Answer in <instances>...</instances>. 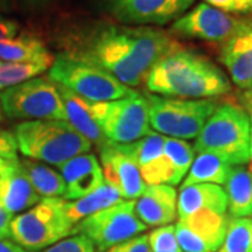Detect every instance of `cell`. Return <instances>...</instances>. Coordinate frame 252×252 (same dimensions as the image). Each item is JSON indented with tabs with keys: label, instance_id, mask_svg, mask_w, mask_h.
Masks as SVG:
<instances>
[{
	"label": "cell",
	"instance_id": "d6a6232c",
	"mask_svg": "<svg viewBox=\"0 0 252 252\" xmlns=\"http://www.w3.org/2000/svg\"><path fill=\"white\" fill-rule=\"evenodd\" d=\"M175 235H177V240L182 252H210L198 235L193 234L180 220L175 225Z\"/></svg>",
	"mask_w": 252,
	"mask_h": 252
},
{
	"label": "cell",
	"instance_id": "484cf974",
	"mask_svg": "<svg viewBox=\"0 0 252 252\" xmlns=\"http://www.w3.org/2000/svg\"><path fill=\"white\" fill-rule=\"evenodd\" d=\"M54 59L35 62H6L0 61V91L31 80L52 66Z\"/></svg>",
	"mask_w": 252,
	"mask_h": 252
},
{
	"label": "cell",
	"instance_id": "7bdbcfd3",
	"mask_svg": "<svg viewBox=\"0 0 252 252\" xmlns=\"http://www.w3.org/2000/svg\"><path fill=\"white\" fill-rule=\"evenodd\" d=\"M3 119V117H1V107H0V121Z\"/></svg>",
	"mask_w": 252,
	"mask_h": 252
},
{
	"label": "cell",
	"instance_id": "3957f363",
	"mask_svg": "<svg viewBox=\"0 0 252 252\" xmlns=\"http://www.w3.org/2000/svg\"><path fill=\"white\" fill-rule=\"evenodd\" d=\"M18 150L28 158L61 167L70 158L91 150V142L67 121L36 119L14 129Z\"/></svg>",
	"mask_w": 252,
	"mask_h": 252
},
{
	"label": "cell",
	"instance_id": "6da1fadb",
	"mask_svg": "<svg viewBox=\"0 0 252 252\" xmlns=\"http://www.w3.org/2000/svg\"><path fill=\"white\" fill-rule=\"evenodd\" d=\"M175 46L171 36L157 28L98 24L77 38L70 55L102 67L127 87H136Z\"/></svg>",
	"mask_w": 252,
	"mask_h": 252
},
{
	"label": "cell",
	"instance_id": "7a4b0ae2",
	"mask_svg": "<svg viewBox=\"0 0 252 252\" xmlns=\"http://www.w3.org/2000/svg\"><path fill=\"white\" fill-rule=\"evenodd\" d=\"M144 81L153 94L181 98L217 97L230 90V83L216 64L180 45L154 64Z\"/></svg>",
	"mask_w": 252,
	"mask_h": 252
},
{
	"label": "cell",
	"instance_id": "f6af8a7d",
	"mask_svg": "<svg viewBox=\"0 0 252 252\" xmlns=\"http://www.w3.org/2000/svg\"><path fill=\"white\" fill-rule=\"evenodd\" d=\"M251 20H252V18H251Z\"/></svg>",
	"mask_w": 252,
	"mask_h": 252
},
{
	"label": "cell",
	"instance_id": "bcb514c9",
	"mask_svg": "<svg viewBox=\"0 0 252 252\" xmlns=\"http://www.w3.org/2000/svg\"><path fill=\"white\" fill-rule=\"evenodd\" d=\"M251 172H252V171H251Z\"/></svg>",
	"mask_w": 252,
	"mask_h": 252
},
{
	"label": "cell",
	"instance_id": "5b68a950",
	"mask_svg": "<svg viewBox=\"0 0 252 252\" xmlns=\"http://www.w3.org/2000/svg\"><path fill=\"white\" fill-rule=\"evenodd\" d=\"M49 79L94 102L114 101L133 93L102 67L70 54L59 55L55 59L49 70Z\"/></svg>",
	"mask_w": 252,
	"mask_h": 252
},
{
	"label": "cell",
	"instance_id": "d4e9b609",
	"mask_svg": "<svg viewBox=\"0 0 252 252\" xmlns=\"http://www.w3.org/2000/svg\"><path fill=\"white\" fill-rule=\"evenodd\" d=\"M21 165L28 180L41 198H61L66 193V184L63 177L45 164L26 158Z\"/></svg>",
	"mask_w": 252,
	"mask_h": 252
},
{
	"label": "cell",
	"instance_id": "277c9868",
	"mask_svg": "<svg viewBox=\"0 0 252 252\" xmlns=\"http://www.w3.org/2000/svg\"><path fill=\"white\" fill-rule=\"evenodd\" d=\"M251 121L243 108L234 104H223L198 135L193 150L213 153L230 165H243L250 160Z\"/></svg>",
	"mask_w": 252,
	"mask_h": 252
},
{
	"label": "cell",
	"instance_id": "f35d334b",
	"mask_svg": "<svg viewBox=\"0 0 252 252\" xmlns=\"http://www.w3.org/2000/svg\"><path fill=\"white\" fill-rule=\"evenodd\" d=\"M0 252H28L23 247H20L14 241L9 240H0Z\"/></svg>",
	"mask_w": 252,
	"mask_h": 252
},
{
	"label": "cell",
	"instance_id": "ffe728a7",
	"mask_svg": "<svg viewBox=\"0 0 252 252\" xmlns=\"http://www.w3.org/2000/svg\"><path fill=\"white\" fill-rule=\"evenodd\" d=\"M184 225L205 243L209 251L216 252L224 241L228 228L230 217L225 213H217L212 210H200L188 217L180 219Z\"/></svg>",
	"mask_w": 252,
	"mask_h": 252
},
{
	"label": "cell",
	"instance_id": "8992f818",
	"mask_svg": "<svg viewBox=\"0 0 252 252\" xmlns=\"http://www.w3.org/2000/svg\"><path fill=\"white\" fill-rule=\"evenodd\" d=\"M64 203L61 198L41 199L32 209L13 219L11 240L28 252H38L73 234Z\"/></svg>",
	"mask_w": 252,
	"mask_h": 252
},
{
	"label": "cell",
	"instance_id": "1f68e13d",
	"mask_svg": "<svg viewBox=\"0 0 252 252\" xmlns=\"http://www.w3.org/2000/svg\"><path fill=\"white\" fill-rule=\"evenodd\" d=\"M44 252H97V250L90 238L83 234H77L63 238L54 245L48 247Z\"/></svg>",
	"mask_w": 252,
	"mask_h": 252
},
{
	"label": "cell",
	"instance_id": "836d02e7",
	"mask_svg": "<svg viewBox=\"0 0 252 252\" xmlns=\"http://www.w3.org/2000/svg\"><path fill=\"white\" fill-rule=\"evenodd\" d=\"M105 252H152V248L149 244V237L144 234L136 235L130 240L117 244Z\"/></svg>",
	"mask_w": 252,
	"mask_h": 252
},
{
	"label": "cell",
	"instance_id": "9a60e30c",
	"mask_svg": "<svg viewBox=\"0 0 252 252\" xmlns=\"http://www.w3.org/2000/svg\"><path fill=\"white\" fill-rule=\"evenodd\" d=\"M59 168L66 184V193L63 199L67 200L83 198L105 182L102 168L94 154H79L62 164Z\"/></svg>",
	"mask_w": 252,
	"mask_h": 252
},
{
	"label": "cell",
	"instance_id": "4fadbf2b",
	"mask_svg": "<svg viewBox=\"0 0 252 252\" xmlns=\"http://www.w3.org/2000/svg\"><path fill=\"white\" fill-rule=\"evenodd\" d=\"M99 156L105 182L117 189L126 200L140 198L147 188L140 168L119 150L118 144L108 140L99 147Z\"/></svg>",
	"mask_w": 252,
	"mask_h": 252
},
{
	"label": "cell",
	"instance_id": "f1b7e54d",
	"mask_svg": "<svg viewBox=\"0 0 252 252\" xmlns=\"http://www.w3.org/2000/svg\"><path fill=\"white\" fill-rule=\"evenodd\" d=\"M140 174L146 185H177L184 178V175L164 154L157 160L140 167Z\"/></svg>",
	"mask_w": 252,
	"mask_h": 252
},
{
	"label": "cell",
	"instance_id": "7c38bea8",
	"mask_svg": "<svg viewBox=\"0 0 252 252\" xmlns=\"http://www.w3.org/2000/svg\"><path fill=\"white\" fill-rule=\"evenodd\" d=\"M244 21L245 20H238L215 6L199 3L195 9L177 18L170 28V32L182 38L225 44L243 27Z\"/></svg>",
	"mask_w": 252,
	"mask_h": 252
},
{
	"label": "cell",
	"instance_id": "74e56055",
	"mask_svg": "<svg viewBox=\"0 0 252 252\" xmlns=\"http://www.w3.org/2000/svg\"><path fill=\"white\" fill-rule=\"evenodd\" d=\"M13 213H10L6 207L0 203V240L11 238V221Z\"/></svg>",
	"mask_w": 252,
	"mask_h": 252
},
{
	"label": "cell",
	"instance_id": "9c48e42d",
	"mask_svg": "<svg viewBox=\"0 0 252 252\" xmlns=\"http://www.w3.org/2000/svg\"><path fill=\"white\" fill-rule=\"evenodd\" d=\"M94 114L101 132L114 143H132L150 135L147 99L133 91L124 98L94 102Z\"/></svg>",
	"mask_w": 252,
	"mask_h": 252
},
{
	"label": "cell",
	"instance_id": "8d00e7d4",
	"mask_svg": "<svg viewBox=\"0 0 252 252\" xmlns=\"http://www.w3.org/2000/svg\"><path fill=\"white\" fill-rule=\"evenodd\" d=\"M18 28L17 21L0 16V41L11 39L18 35Z\"/></svg>",
	"mask_w": 252,
	"mask_h": 252
},
{
	"label": "cell",
	"instance_id": "e575fe53",
	"mask_svg": "<svg viewBox=\"0 0 252 252\" xmlns=\"http://www.w3.org/2000/svg\"><path fill=\"white\" fill-rule=\"evenodd\" d=\"M207 4L230 13L252 11V0H206Z\"/></svg>",
	"mask_w": 252,
	"mask_h": 252
},
{
	"label": "cell",
	"instance_id": "7402d4cb",
	"mask_svg": "<svg viewBox=\"0 0 252 252\" xmlns=\"http://www.w3.org/2000/svg\"><path fill=\"white\" fill-rule=\"evenodd\" d=\"M225 193L228 209L233 217H245L252 215V172L243 167L231 170L225 181Z\"/></svg>",
	"mask_w": 252,
	"mask_h": 252
},
{
	"label": "cell",
	"instance_id": "cb8c5ba5",
	"mask_svg": "<svg viewBox=\"0 0 252 252\" xmlns=\"http://www.w3.org/2000/svg\"><path fill=\"white\" fill-rule=\"evenodd\" d=\"M231 170V165L216 154L199 153L192 162L188 177H185L182 187L195 184H225Z\"/></svg>",
	"mask_w": 252,
	"mask_h": 252
},
{
	"label": "cell",
	"instance_id": "ba28073f",
	"mask_svg": "<svg viewBox=\"0 0 252 252\" xmlns=\"http://www.w3.org/2000/svg\"><path fill=\"white\" fill-rule=\"evenodd\" d=\"M0 107L11 119L67 121L58 86L46 77H34L1 90Z\"/></svg>",
	"mask_w": 252,
	"mask_h": 252
},
{
	"label": "cell",
	"instance_id": "8fae6325",
	"mask_svg": "<svg viewBox=\"0 0 252 252\" xmlns=\"http://www.w3.org/2000/svg\"><path fill=\"white\" fill-rule=\"evenodd\" d=\"M95 9L121 24L164 26L180 18L193 0H94Z\"/></svg>",
	"mask_w": 252,
	"mask_h": 252
},
{
	"label": "cell",
	"instance_id": "2e32d148",
	"mask_svg": "<svg viewBox=\"0 0 252 252\" xmlns=\"http://www.w3.org/2000/svg\"><path fill=\"white\" fill-rule=\"evenodd\" d=\"M41 202V196L28 180L21 162L9 160L0 174V203L10 213H20Z\"/></svg>",
	"mask_w": 252,
	"mask_h": 252
},
{
	"label": "cell",
	"instance_id": "5bb4252c",
	"mask_svg": "<svg viewBox=\"0 0 252 252\" xmlns=\"http://www.w3.org/2000/svg\"><path fill=\"white\" fill-rule=\"evenodd\" d=\"M220 61L231 79L241 89L252 86V20H245L243 27L231 36L220 51Z\"/></svg>",
	"mask_w": 252,
	"mask_h": 252
},
{
	"label": "cell",
	"instance_id": "83f0119b",
	"mask_svg": "<svg viewBox=\"0 0 252 252\" xmlns=\"http://www.w3.org/2000/svg\"><path fill=\"white\" fill-rule=\"evenodd\" d=\"M252 221L247 217L230 219L224 241L216 252H248L251 245Z\"/></svg>",
	"mask_w": 252,
	"mask_h": 252
},
{
	"label": "cell",
	"instance_id": "60d3db41",
	"mask_svg": "<svg viewBox=\"0 0 252 252\" xmlns=\"http://www.w3.org/2000/svg\"><path fill=\"white\" fill-rule=\"evenodd\" d=\"M7 161H9V160L0 158V174L3 172V170H4V168H6V165H7Z\"/></svg>",
	"mask_w": 252,
	"mask_h": 252
},
{
	"label": "cell",
	"instance_id": "ee69618b",
	"mask_svg": "<svg viewBox=\"0 0 252 252\" xmlns=\"http://www.w3.org/2000/svg\"><path fill=\"white\" fill-rule=\"evenodd\" d=\"M0 4H1V0H0Z\"/></svg>",
	"mask_w": 252,
	"mask_h": 252
},
{
	"label": "cell",
	"instance_id": "e0dca14e",
	"mask_svg": "<svg viewBox=\"0 0 252 252\" xmlns=\"http://www.w3.org/2000/svg\"><path fill=\"white\" fill-rule=\"evenodd\" d=\"M137 217L149 227H161L177 216V190L172 185H147L135 205Z\"/></svg>",
	"mask_w": 252,
	"mask_h": 252
},
{
	"label": "cell",
	"instance_id": "ac0fdd59",
	"mask_svg": "<svg viewBox=\"0 0 252 252\" xmlns=\"http://www.w3.org/2000/svg\"><path fill=\"white\" fill-rule=\"evenodd\" d=\"M58 90L61 94V99L64 107L66 119L70 125L83 135L91 143H95L98 147L104 146L108 142V139L101 132L95 114H94V101L86 99L77 95L66 87H62L59 84Z\"/></svg>",
	"mask_w": 252,
	"mask_h": 252
},
{
	"label": "cell",
	"instance_id": "ab89813d",
	"mask_svg": "<svg viewBox=\"0 0 252 252\" xmlns=\"http://www.w3.org/2000/svg\"><path fill=\"white\" fill-rule=\"evenodd\" d=\"M250 121H251V139H250V160H251V171H252V112H251V117H250Z\"/></svg>",
	"mask_w": 252,
	"mask_h": 252
},
{
	"label": "cell",
	"instance_id": "d6986e66",
	"mask_svg": "<svg viewBox=\"0 0 252 252\" xmlns=\"http://www.w3.org/2000/svg\"><path fill=\"white\" fill-rule=\"evenodd\" d=\"M227 209V193L216 184H195L182 187L177 198V213L180 219L190 216L200 210L225 213Z\"/></svg>",
	"mask_w": 252,
	"mask_h": 252
},
{
	"label": "cell",
	"instance_id": "603a6c76",
	"mask_svg": "<svg viewBox=\"0 0 252 252\" xmlns=\"http://www.w3.org/2000/svg\"><path fill=\"white\" fill-rule=\"evenodd\" d=\"M54 59L41 39L31 34H18L11 39L0 41V61L35 62Z\"/></svg>",
	"mask_w": 252,
	"mask_h": 252
},
{
	"label": "cell",
	"instance_id": "d590c367",
	"mask_svg": "<svg viewBox=\"0 0 252 252\" xmlns=\"http://www.w3.org/2000/svg\"><path fill=\"white\" fill-rule=\"evenodd\" d=\"M17 142L14 135L0 129V158L17 160Z\"/></svg>",
	"mask_w": 252,
	"mask_h": 252
},
{
	"label": "cell",
	"instance_id": "44dd1931",
	"mask_svg": "<svg viewBox=\"0 0 252 252\" xmlns=\"http://www.w3.org/2000/svg\"><path fill=\"white\" fill-rule=\"evenodd\" d=\"M119 202H122V196L114 187L104 182L101 187L93 190L91 193L76 199L74 202L64 203V213L70 224L74 225L80 223L81 220L87 219L91 215L97 213L99 210H104L109 206H114Z\"/></svg>",
	"mask_w": 252,
	"mask_h": 252
},
{
	"label": "cell",
	"instance_id": "4dcf8cb0",
	"mask_svg": "<svg viewBox=\"0 0 252 252\" xmlns=\"http://www.w3.org/2000/svg\"><path fill=\"white\" fill-rule=\"evenodd\" d=\"M147 237L152 252H182L175 235V225L157 227Z\"/></svg>",
	"mask_w": 252,
	"mask_h": 252
},
{
	"label": "cell",
	"instance_id": "52a82bcc",
	"mask_svg": "<svg viewBox=\"0 0 252 252\" xmlns=\"http://www.w3.org/2000/svg\"><path fill=\"white\" fill-rule=\"evenodd\" d=\"M150 125L160 133L177 139H193L200 133L207 119L217 108L207 99L168 98L146 94Z\"/></svg>",
	"mask_w": 252,
	"mask_h": 252
},
{
	"label": "cell",
	"instance_id": "f546056e",
	"mask_svg": "<svg viewBox=\"0 0 252 252\" xmlns=\"http://www.w3.org/2000/svg\"><path fill=\"white\" fill-rule=\"evenodd\" d=\"M193 147L185 140L177 137H165L164 156L170 158V161L177 167V170L185 177L193 162Z\"/></svg>",
	"mask_w": 252,
	"mask_h": 252
},
{
	"label": "cell",
	"instance_id": "b9f144b4",
	"mask_svg": "<svg viewBox=\"0 0 252 252\" xmlns=\"http://www.w3.org/2000/svg\"><path fill=\"white\" fill-rule=\"evenodd\" d=\"M248 252H252V237H251V245H250V251Z\"/></svg>",
	"mask_w": 252,
	"mask_h": 252
},
{
	"label": "cell",
	"instance_id": "30bf717a",
	"mask_svg": "<svg viewBox=\"0 0 252 252\" xmlns=\"http://www.w3.org/2000/svg\"><path fill=\"white\" fill-rule=\"evenodd\" d=\"M135 205V200H125L99 210L74 225L73 234L86 235L99 252H105L147 228L136 215Z\"/></svg>",
	"mask_w": 252,
	"mask_h": 252
},
{
	"label": "cell",
	"instance_id": "4316f807",
	"mask_svg": "<svg viewBox=\"0 0 252 252\" xmlns=\"http://www.w3.org/2000/svg\"><path fill=\"white\" fill-rule=\"evenodd\" d=\"M119 150L126 154L136 165L140 168L149 162L157 160L164 154V144H165V137L157 133H150L144 136L139 140H135L132 143L121 144L117 143Z\"/></svg>",
	"mask_w": 252,
	"mask_h": 252
}]
</instances>
